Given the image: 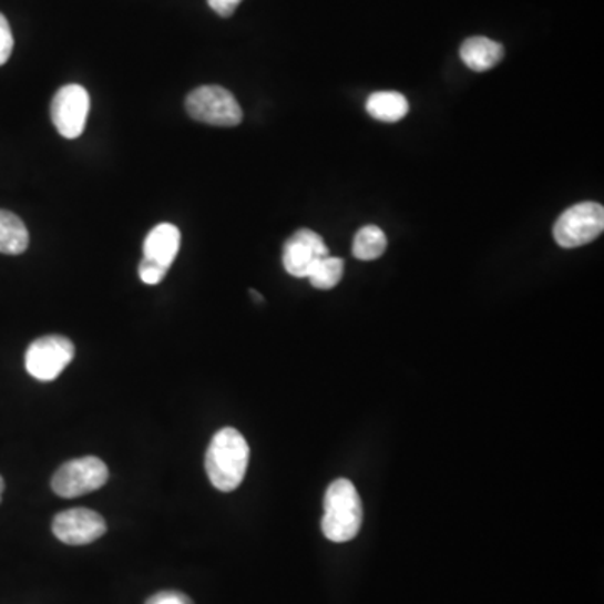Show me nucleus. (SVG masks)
Instances as JSON below:
<instances>
[{"mask_svg":"<svg viewBox=\"0 0 604 604\" xmlns=\"http://www.w3.org/2000/svg\"><path fill=\"white\" fill-rule=\"evenodd\" d=\"M74 345L64 336L51 335L35 339L25 351V370L39 381H52L73 361Z\"/></svg>","mask_w":604,"mask_h":604,"instance_id":"obj_6","label":"nucleus"},{"mask_svg":"<svg viewBox=\"0 0 604 604\" xmlns=\"http://www.w3.org/2000/svg\"><path fill=\"white\" fill-rule=\"evenodd\" d=\"M604 231V208L596 202H581L567 208L554 224V240L564 249H576L596 240Z\"/></svg>","mask_w":604,"mask_h":604,"instance_id":"obj_3","label":"nucleus"},{"mask_svg":"<svg viewBox=\"0 0 604 604\" xmlns=\"http://www.w3.org/2000/svg\"><path fill=\"white\" fill-rule=\"evenodd\" d=\"M108 467L98 457H81L59 467L52 475L51 488L59 498L73 499L91 494L106 483Z\"/></svg>","mask_w":604,"mask_h":604,"instance_id":"obj_5","label":"nucleus"},{"mask_svg":"<svg viewBox=\"0 0 604 604\" xmlns=\"http://www.w3.org/2000/svg\"><path fill=\"white\" fill-rule=\"evenodd\" d=\"M362 524V504L358 491L348 479L329 483L325 495L321 529L332 542H348L358 535Z\"/></svg>","mask_w":604,"mask_h":604,"instance_id":"obj_2","label":"nucleus"},{"mask_svg":"<svg viewBox=\"0 0 604 604\" xmlns=\"http://www.w3.org/2000/svg\"><path fill=\"white\" fill-rule=\"evenodd\" d=\"M185 108L192 120L212 126H237L244 116L234 94L222 86L197 88L188 94Z\"/></svg>","mask_w":604,"mask_h":604,"instance_id":"obj_4","label":"nucleus"},{"mask_svg":"<svg viewBox=\"0 0 604 604\" xmlns=\"http://www.w3.org/2000/svg\"><path fill=\"white\" fill-rule=\"evenodd\" d=\"M345 274V260L328 256L321 260L308 277L313 287L319 290H329L338 286Z\"/></svg>","mask_w":604,"mask_h":604,"instance_id":"obj_15","label":"nucleus"},{"mask_svg":"<svg viewBox=\"0 0 604 604\" xmlns=\"http://www.w3.org/2000/svg\"><path fill=\"white\" fill-rule=\"evenodd\" d=\"M90 94L80 84H68L52 98L51 117L59 135L74 140L86 129Z\"/></svg>","mask_w":604,"mask_h":604,"instance_id":"obj_7","label":"nucleus"},{"mask_svg":"<svg viewBox=\"0 0 604 604\" xmlns=\"http://www.w3.org/2000/svg\"><path fill=\"white\" fill-rule=\"evenodd\" d=\"M29 247V232L24 222L12 212L0 211V254L19 256Z\"/></svg>","mask_w":604,"mask_h":604,"instance_id":"obj_13","label":"nucleus"},{"mask_svg":"<svg viewBox=\"0 0 604 604\" xmlns=\"http://www.w3.org/2000/svg\"><path fill=\"white\" fill-rule=\"evenodd\" d=\"M2 494H4V479L0 477V501H2Z\"/></svg>","mask_w":604,"mask_h":604,"instance_id":"obj_21","label":"nucleus"},{"mask_svg":"<svg viewBox=\"0 0 604 604\" xmlns=\"http://www.w3.org/2000/svg\"><path fill=\"white\" fill-rule=\"evenodd\" d=\"M145 604H194V601L180 591H160L150 596Z\"/></svg>","mask_w":604,"mask_h":604,"instance_id":"obj_18","label":"nucleus"},{"mask_svg":"<svg viewBox=\"0 0 604 604\" xmlns=\"http://www.w3.org/2000/svg\"><path fill=\"white\" fill-rule=\"evenodd\" d=\"M14 49V35L4 14H0V66H4Z\"/></svg>","mask_w":604,"mask_h":604,"instance_id":"obj_16","label":"nucleus"},{"mask_svg":"<svg viewBox=\"0 0 604 604\" xmlns=\"http://www.w3.org/2000/svg\"><path fill=\"white\" fill-rule=\"evenodd\" d=\"M139 273L140 279H142L143 283L149 284V286H156V284L162 283L163 277L166 276L168 270L162 269V267L155 266V264L143 259L142 263H140Z\"/></svg>","mask_w":604,"mask_h":604,"instance_id":"obj_17","label":"nucleus"},{"mask_svg":"<svg viewBox=\"0 0 604 604\" xmlns=\"http://www.w3.org/2000/svg\"><path fill=\"white\" fill-rule=\"evenodd\" d=\"M180 238H182V234L175 225H156L143 242V259L168 270L178 254Z\"/></svg>","mask_w":604,"mask_h":604,"instance_id":"obj_10","label":"nucleus"},{"mask_svg":"<svg viewBox=\"0 0 604 604\" xmlns=\"http://www.w3.org/2000/svg\"><path fill=\"white\" fill-rule=\"evenodd\" d=\"M250 294H253V297H254V299H256V300H257V303H263V300H264V297H263V296H260V294H259V293H256V290H250Z\"/></svg>","mask_w":604,"mask_h":604,"instance_id":"obj_20","label":"nucleus"},{"mask_svg":"<svg viewBox=\"0 0 604 604\" xmlns=\"http://www.w3.org/2000/svg\"><path fill=\"white\" fill-rule=\"evenodd\" d=\"M329 256L321 235L309 228H300L284 244L283 264L287 274L297 279L311 276L319 263Z\"/></svg>","mask_w":604,"mask_h":604,"instance_id":"obj_8","label":"nucleus"},{"mask_svg":"<svg viewBox=\"0 0 604 604\" xmlns=\"http://www.w3.org/2000/svg\"><path fill=\"white\" fill-rule=\"evenodd\" d=\"M367 111L371 117L385 123H397L410 111L407 98L397 91H377L367 101Z\"/></svg>","mask_w":604,"mask_h":604,"instance_id":"obj_12","label":"nucleus"},{"mask_svg":"<svg viewBox=\"0 0 604 604\" xmlns=\"http://www.w3.org/2000/svg\"><path fill=\"white\" fill-rule=\"evenodd\" d=\"M250 449L238 430H218L205 455V470L212 485L221 492H232L240 485L249 467Z\"/></svg>","mask_w":604,"mask_h":604,"instance_id":"obj_1","label":"nucleus"},{"mask_svg":"<svg viewBox=\"0 0 604 604\" xmlns=\"http://www.w3.org/2000/svg\"><path fill=\"white\" fill-rule=\"evenodd\" d=\"M207 2L208 6H211L212 11L217 12L222 18H231L242 0H207Z\"/></svg>","mask_w":604,"mask_h":604,"instance_id":"obj_19","label":"nucleus"},{"mask_svg":"<svg viewBox=\"0 0 604 604\" xmlns=\"http://www.w3.org/2000/svg\"><path fill=\"white\" fill-rule=\"evenodd\" d=\"M52 532L64 544L84 546L106 532V522L91 509H70L55 515Z\"/></svg>","mask_w":604,"mask_h":604,"instance_id":"obj_9","label":"nucleus"},{"mask_svg":"<svg viewBox=\"0 0 604 604\" xmlns=\"http://www.w3.org/2000/svg\"><path fill=\"white\" fill-rule=\"evenodd\" d=\"M502 58H504V45L483 35L469 38L460 45V59L469 70L477 73L498 66Z\"/></svg>","mask_w":604,"mask_h":604,"instance_id":"obj_11","label":"nucleus"},{"mask_svg":"<svg viewBox=\"0 0 604 604\" xmlns=\"http://www.w3.org/2000/svg\"><path fill=\"white\" fill-rule=\"evenodd\" d=\"M387 246V235L380 227L365 225L356 232L355 240H352V256L359 260L380 259Z\"/></svg>","mask_w":604,"mask_h":604,"instance_id":"obj_14","label":"nucleus"}]
</instances>
